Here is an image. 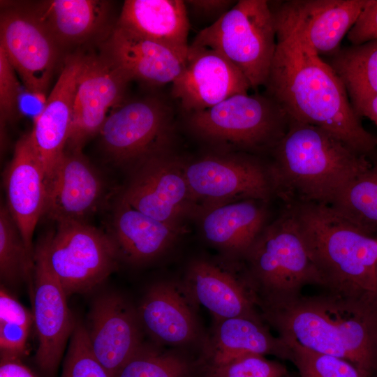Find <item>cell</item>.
Instances as JSON below:
<instances>
[{"instance_id":"6da1fadb","label":"cell","mask_w":377,"mask_h":377,"mask_svg":"<svg viewBox=\"0 0 377 377\" xmlns=\"http://www.w3.org/2000/svg\"><path fill=\"white\" fill-rule=\"evenodd\" d=\"M276 48L265 87L290 119L320 127L377 161V136L363 126L330 64L297 31L276 27Z\"/></svg>"},{"instance_id":"7a4b0ae2","label":"cell","mask_w":377,"mask_h":377,"mask_svg":"<svg viewBox=\"0 0 377 377\" xmlns=\"http://www.w3.org/2000/svg\"><path fill=\"white\" fill-rule=\"evenodd\" d=\"M286 343L346 360L370 377L377 374V308L328 291L262 307Z\"/></svg>"},{"instance_id":"3957f363","label":"cell","mask_w":377,"mask_h":377,"mask_svg":"<svg viewBox=\"0 0 377 377\" xmlns=\"http://www.w3.org/2000/svg\"><path fill=\"white\" fill-rule=\"evenodd\" d=\"M272 149L273 188L287 205H329L374 163L325 130L290 119L286 133Z\"/></svg>"},{"instance_id":"277c9868","label":"cell","mask_w":377,"mask_h":377,"mask_svg":"<svg viewBox=\"0 0 377 377\" xmlns=\"http://www.w3.org/2000/svg\"><path fill=\"white\" fill-rule=\"evenodd\" d=\"M287 207L295 216L322 286L375 306L377 237L360 231L328 205Z\"/></svg>"},{"instance_id":"5b68a950","label":"cell","mask_w":377,"mask_h":377,"mask_svg":"<svg viewBox=\"0 0 377 377\" xmlns=\"http://www.w3.org/2000/svg\"><path fill=\"white\" fill-rule=\"evenodd\" d=\"M246 255L249 263L251 292L262 307L297 297L307 285L322 286L289 207L263 230Z\"/></svg>"},{"instance_id":"8992f818","label":"cell","mask_w":377,"mask_h":377,"mask_svg":"<svg viewBox=\"0 0 377 377\" xmlns=\"http://www.w3.org/2000/svg\"><path fill=\"white\" fill-rule=\"evenodd\" d=\"M276 43L269 1L240 0L198 32L191 44L210 48L223 56L256 89L267 82Z\"/></svg>"},{"instance_id":"52a82bcc","label":"cell","mask_w":377,"mask_h":377,"mask_svg":"<svg viewBox=\"0 0 377 377\" xmlns=\"http://www.w3.org/2000/svg\"><path fill=\"white\" fill-rule=\"evenodd\" d=\"M188 125L199 136L245 149H273L286 133L290 118L268 95L239 94L190 114Z\"/></svg>"},{"instance_id":"ba28073f","label":"cell","mask_w":377,"mask_h":377,"mask_svg":"<svg viewBox=\"0 0 377 377\" xmlns=\"http://www.w3.org/2000/svg\"><path fill=\"white\" fill-rule=\"evenodd\" d=\"M52 270L67 295L92 290L117 266L120 256L110 237L86 221L57 223L43 238Z\"/></svg>"},{"instance_id":"9c48e42d","label":"cell","mask_w":377,"mask_h":377,"mask_svg":"<svg viewBox=\"0 0 377 377\" xmlns=\"http://www.w3.org/2000/svg\"><path fill=\"white\" fill-rule=\"evenodd\" d=\"M172 121L171 107L158 96L121 105L112 111L100 131L103 151L115 165L135 167L163 154Z\"/></svg>"},{"instance_id":"30bf717a","label":"cell","mask_w":377,"mask_h":377,"mask_svg":"<svg viewBox=\"0 0 377 377\" xmlns=\"http://www.w3.org/2000/svg\"><path fill=\"white\" fill-rule=\"evenodd\" d=\"M3 5L0 47L20 77L24 87L47 98L46 91L57 62L59 47L25 3Z\"/></svg>"},{"instance_id":"8fae6325","label":"cell","mask_w":377,"mask_h":377,"mask_svg":"<svg viewBox=\"0 0 377 377\" xmlns=\"http://www.w3.org/2000/svg\"><path fill=\"white\" fill-rule=\"evenodd\" d=\"M34 260L32 313L38 341L36 362L50 376L61 362L75 323L64 288L50 267L43 239L34 251Z\"/></svg>"},{"instance_id":"7c38bea8","label":"cell","mask_w":377,"mask_h":377,"mask_svg":"<svg viewBox=\"0 0 377 377\" xmlns=\"http://www.w3.org/2000/svg\"><path fill=\"white\" fill-rule=\"evenodd\" d=\"M368 0H288L270 3L276 27L300 34L311 49L332 56Z\"/></svg>"},{"instance_id":"4fadbf2b","label":"cell","mask_w":377,"mask_h":377,"mask_svg":"<svg viewBox=\"0 0 377 377\" xmlns=\"http://www.w3.org/2000/svg\"><path fill=\"white\" fill-rule=\"evenodd\" d=\"M131 79L105 55L87 57L74 100L66 148L82 151L100 131L111 109L119 107Z\"/></svg>"},{"instance_id":"5bb4252c","label":"cell","mask_w":377,"mask_h":377,"mask_svg":"<svg viewBox=\"0 0 377 377\" xmlns=\"http://www.w3.org/2000/svg\"><path fill=\"white\" fill-rule=\"evenodd\" d=\"M250 89L243 73L223 56L191 44L184 70L172 84L171 94L184 111L191 114L232 96L248 94Z\"/></svg>"},{"instance_id":"9a60e30c","label":"cell","mask_w":377,"mask_h":377,"mask_svg":"<svg viewBox=\"0 0 377 377\" xmlns=\"http://www.w3.org/2000/svg\"><path fill=\"white\" fill-rule=\"evenodd\" d=\"M268 170L248 156H208L184 168L191 195L210 200L268 199L274 191Z\"/></svg>"},{"instance_id":"2e32d148","label":"cell","mask_w":377,"mask_h":377,"mask_svg":"<svg viewBox=\"0 0 377 377\" xmlns=\"http://www.w3.org/2000/svg\"><path fill=\"white\" fill-rule=\"evenodd\" d=\"M190 196L184 168L161 154L134 167L120 200L156 220L175 225Z\"/></svg>"},{"instance_id":"e0dca14e","label":"cell","mask_w":377,"mask_h":377,"mask_svg":"<svg viewBox=\"0 0 377 377\" xmlns=\"http://www.w3.org/2000/svg\"><path fill=\"white\" fill-rule=\"evenodd\" d=\"M140 327L138 312L121 295L105 294L94 301L86 327L89 342L113 377L142 348Z\"/></svg>"},{"instance_id":"ac0fdd59","label":"cell","mask_w":377,"mask_h":377,"mask_svg":"<svg viewBox=\"0 0 377 377\" xmlns=\"http://www.w3.org/2000/svg\"><path fill=\"white\" fill-rule=\"evenodd\" d=\"M104 183L82 151L66 149L47 183L43 215L57 223L85 221L101 202Z\"/></svg>"},{"instance_id":"d6986e66","label":"cell","mask_w":377,"mask_h":377,"mask_svg":"<svg viewBox=\"0 0 377 377\" xmlns=\"http://www.w3.org/2000/svg\"><path fill=\"white\" fill-rule=\"evenodd\" d=\"M86 58L87 56L82 54L66 58L59 77L29 133L44 168L47 182L67 146L77 84Z\"/></svg>"},{"instance_id":"ffe728a7","label":"cell","mask_w":377,"mask_h":377,"mask_svg":"<svg viewBox=\"0 0 377 377\" xmlns=\"http://www.w3.org/2000/svg\"><path fill=\"white\" fill-rule=\"evenodd\" d=\"M4 184L6 206L28 252L34 256L33 235L44 213L47 179L29 133L15 144L13 158L5 171Z\"/></svg>"},{"instance_id":"44dd1931","label":"cell","mask_w":377,"mask_h":377,"mask_svg":"<svg viewBox=\"0 0 377 377\" xmlns=\"http://www.w3.org/2000/svg\"><path fill=\"white\" fill-rule=\"evenodd\" d=\"M105 55L130 79L151 86L173 83L186 59L171 49L115 26Z\"/></svg>"},{"instance_id":"7402d4cb","label":"cell","mask_w":377,"mask_h":377,"mask_svg":"<svg viewBox=\"0 0 377 377\" xmlns=\"http://www.w3.org/2000/svg\"><path fill=\"white\" fill-rule=\"evenodd\" d=\"M116 25L186 59L190 24L184 1L126 0Z\"/></svg>"},{"instance_id":"603a6c76","label":"cell","mask_w":377,"mask_h":377,"mask_svg":"<svg viewBox=\"0 0 377 377\" xmlns=\"http://www.w3.org/2000/svg\"><path fill=\"white\" fill-rule=\"evenodd\" d=\"M141 327L159 343L181 346L198 334L193 313L177 288L168 283L152 286L138 309Z\"/></svg>"},{"instance_id":"cb8c5ba5","label":"cell","mask_w":377,"mask_h":377,"mask_svg":"<svg viewBox=\"0 0 377 377\" xmlns=\"http://www.w3.org/2000/svg\"><path fill=\"white\" fill-rule=\"evenodd\" d=\"M59 46L81 43L105 24L108 2L97 0H51L26 3Z\"/></svg>"},{"instance_id":"d4e9b609","label":"cell","mask_w":377,"mask_h":377,"mask_svg":"<svg viewBox=\"0 0 377 377\" xmlns=\"http://www.w3.org/2000/svg\"><path fill=\"white\" fill-rule=\"evenodd\" d=\"M186 284L195 300L218 321L239 316L259 317L254 310L253 295L231 274L213 264L194 262Z\"/></svg>"},{"instance_id":"484cf974","label":"cell","mask_w":377,"mask_h":377,"mask_svg":"<svg viewBox=\"0 0 377 377\" xmlns=\"http://www.w3.org/2000/svg\"><path fill=\"white\" fill-rule=\"evenodd\" d=\"M175 225L156 220L119 200L110 237L119 254L132 262L149 260L165 250L176 236Z\"/></svg>"},{"instance_id":"4316f807","label":"cell","mask_w":377,"mask_h":377,"mask_svg":"<svg viewBox=\"0 0 377 377\" xmlns=\"http://www.w3.org/2000/svg\"><path fill=\"white\" fill-rule=\"evenodd\" d=\"M265 219L264 207L251 199L213 208L202 226L210 242L246 254L263 231Z\"/></svg>"},{"instance_id":"83f0119b","label":"cell","mask_w":377,"mask_h":377,"mask_svg":"<svg viewBox=\"0 0 377 377\" xmlns=\"http://www.w3.org/2000/svg\"><path fill=\"white\" fill-rule=\"evenodd\" d=\"M210 353L209 364H217L238 355L253 353L290 359V348L275 337L259 317L239 316L218 321Z\"/></svg>"},{"instance_id":"f1b7e54d","label":"cell","mask_w":377,"mask_h":377,"mask_svg":"<svg viewBox=\"0 0 377 377\" xmlns=\"http://www.w3.org/2000/svg\"><path fill=\"white\" fill-rule=\"evenodd\" d=\"M328 64L360 117L365 105L377 96V40L341 47Z\"/></svg>"},{"instance_id":"f546056e","label":"cell","mask_w":377,"mask_h":377,"mask_svg":"<svg viewBox=\"0 0 377 377\" xmlns=\"http://www.w3.org/2000/svg\"><path fill=\"white\" fill-rule=\"evenodd\" d=\"M328 205L367 235L377 237V161L350 181Z\"/></svg>"},{"instance_id":"4dcf8cb0","label":"cell","mask_w":377,"mask_h":377,"mask_svg":"<svg viewBox=\"0 0 377 377\" xmlns=\"http://www.w3.org/2000/svg\"><path fill=\"white\" fill-rule=\"evenodd\" d=\"M34 256L27 251L6 205L0 208V276L8 284L27 279L34 272ZM34 273V272H33Z\"/></svg>"},{"instance_id":"1f68e13d","label":"cell","mask_w":377,"mask_h":377,"mask_svg":"<svg viewBox=\"0 0 377 377\" xmlns=\"http://www.w3.org/2000/svg\"><path fill=\"white\" fill-rule=\"evenodd\" d=\"M286 343L290 348L289 360L295 365L301 377H370L346 360L316 352L295 343Z\"/></svg>"},{"instance_id":"d6a6232c","label":"cell","mask_w":377,"mask_h":377,"mask_svg":"<svg viewBox=\"0 0 377 377\" xmlns=\"http://www.w3.org/2000/svg\"><path fill=\"white\" fill-rule=\"evenodd\" d=\"M190 369L188 362L182 357L142 346L115 377H187Z\"/></svg>"},{"instance_id":"836d02e7","label":"cell","mask_w":377,"mask_h":377,"mask_svg":"<svg viewBox=\"0 0 377 377\" xmlns=\"http://www.w3.org/2000/svg\"><path fill=\"white\" fill-rule=\"evenodd\" d=\"M61 377H113L94 355L86 327L80 323L71 337Z\"/></svg>"},{"instance_id":"e575fe53","label":"cell","mask_w":377,"mask_h":377,"mask_svg":"<svg viewBox=\"0 0 377 377\" xmlns=\"http://www.w3.org/2000/svg\"><path fill=\"white\" fill-rule=\"evenodd\" d=\"M287 374L283 364L269 360L265 355L249 353L209 364L206 377H283Z\"/></svg>"},{"instance_id":"d590c367","label":"cell","mask_w":377,"mask_h":377,"mask_svg":"<svg viewBox=\"0 0 377 377\" xmlns=\"http://www.w3.org/2000/svg\"><path fill=\"white\" fill-rule=\"evenodd\" d=\"M15 71L0 47V124L1 134L6 124L18 112V98L22 91Z\"/></svg>"},{"instance_id":"8d00e7d4","label":"cell","mask_w":377,"mask_h":377,"mask_svg":"<svg viewBox=\"0 0 377 377\" xmlns=\"http://www.w3.org/2000/svg\"><path fill=\"white\" fill-rule=\"evenodd\" d=\"M346 36L355 45L377 40V0H368Z\"/></svg>"},{"instance_id":"74e56055","label":"cell","mask_w":377,"mask_h":377,"mask_svg":"<svg viewBox=\"0 0 377 377\" xmlns=\"http://www.w3.org/2000/svg\"><path fill=\"white\" fill-rule=\"evenodd\" d=\"M29 329L17 323H0L1 355L20 357L25 351Z\"/></svg>"},{"instance_id":"f35d334b","label":"cell","mask_w":377,"mask_h":377,"mask_svg":"<svg viewBox=\"0 0 377 377\" xmlns=\"http://www.w3.org/2000/svg\"><path fill=\"white\" fill-rule=\"evenodd\" d=\"M0 323H17L31 327L34 315L1 285Z\"/></svg>"},{"instance_id":"ab89813d","label":"cell","mask_w":377,"mask_h":377,"mask_svg":"<svg viewBox=\"0 0 377 377\" xmlns=\"http://www.w3.org/2000/svg\"><path fill=\"white\" fill-rule=\"evenodd\" d=\"M195 13L205 17L219 18L228 11L235 4L229 0H191L184 1Z\"/></svg>"},{"instance_id":"60d3db41","label":"cell","mask_w":377,"mask_h":377,"mask_svg":"<svg viewBox=\"0 0 377 377\" xmlns=\"http://www.w3.org/2000/svg\"><path fill=\"white\" fill-rule=\"evenodd\" d=\"M46 101L47 98L35 94L24 87L18 98V112L33 117L34 121L42 112Z\"/></svg>"},{"instance_id":"b9f144b4","label":"cell","mask_w":377,"mask_h":377,"mask_svg":"<svg viewBox=\"0 0 377 377\" xmlns=\"http://www.w3.org/2000/svg\"><path fill=\"white\" fill-rule=\"evenodd\" d=\"M0 377L36 376L20 360V357L1 355Z\"/></svg>"},{"instance_id":"7bdbcfd3","label":"cell","mask_w":377,"mask_h":377,"mask_svg":"<svg viewBox=\"0 0 377 377\" xmlns=\"http://www.w3.org/2000/svg\"><path fill=\"white\" fill-rule=\"evenodd\" d=\"M369 118L377 126V96L371 100L363 108L360 117Z\"/></svg>"},{"instance_id":"ee69618b","label":"cell","mask_w":377,"mask_h":377,"mask_svg":"<svg viewBox=\"0 0 377 377\" xmlns=\"http://www.w3.org/2000/svg\"><path fill=\"white\" fill-rule=\"evenodd\" d=\"M375 276H376V295H375V299H374V304L377 307V263H376V270H375Z\"/></svg>"},{"instance_id":"f6af8a7d","label":"cell","mask_w":377,"mask_h":377,"mask_svg":"<svg viewBox=\"0 0 377 377\" xmlns=\"http://www.w3.org/2000/svg\"><path fill=\"white\" fill-rule=\"evenodd\" d=\"M283 377H290V376L287 374V375H286V376H284Z\"/></svg>"}]
</instances>
